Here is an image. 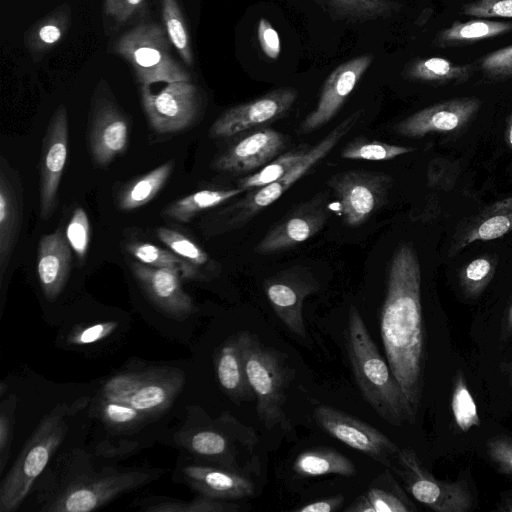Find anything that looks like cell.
I'll return each mask as SVG.
<instances>
[{
	"label": "cell",
	"mask_w": 512,
	"mask_h": 512,
	"mask_svg": "<svg viewBox=\"0 0 512 512\" xmlns=\"http://www.w3.org/2000/svg\"><path fill=\"white\" fill-rule=\"evenodd\" d=\"M380 333L388 364L415 421L424 383V328L420 264L407 243L401 244L391 259Z\"/></svg>",
	"instance_id": "6da1fadb"
},
{
	"label": "cell",
	"mask_w": 512,
	"mask_h": 512,
	"mask_svg": "<svg viewBox=\"0 0 512 512\" xmlns=\"http://www.w3.org/2000/svg\"><path fill=\"white\" fill-rule=\"evenodd\" d=\"M162 474L154 468L99 467L90 454L74 449L47 467L33 488L40 511L89 512Z\"/></svg>",
	"instance_id": "7a4b0ae2"
},
{
	"label": "cell",
	"mask_w": 512,
	"mask_h": 512,
	"mask_svg": "<svg viewBox=\"0 0 512 512\" xmlns=\"http://www.w3.org/2000/svg\"><path fill=\"white\" fill-rule=\"evenodd\" d=\"M174 440L204 464L249 476L260 470L256 432L229 412L212 420L201 408L189 407L188 421Z\"/></svg>",
	"instance_id": "3957f363"
},
{
	"label": "cell",
	"mask_w": 512,
	"mask_h": 512,
	"mask_svg": "<svg viewBox=\"0 0 512 512\" xmlns=\"http://www.w3.org/2000/svg\"><path fill=\"white\" fill-rule=\"evenodd\" d=\"M346 348L357 386L375 412L395 426L413 423L401 387L355 306H351L348 314Z\"/></svg>",
	"instance_id": "277c9868"
},
{
	"label": "cell",
	"mask_w": 512,
	"mask_h": 512,
	"mask_svg": "<svg viewBox=\"0 0 512 512\" xmlns=\"http://www.w3.org/2000/svg\"><path fill=\"white\" fill-rule=\"evenodd\" d=\"M89 400L61 402L40 420L0 485V512H14L21 506L63 443L71 419Z\"/></svg>",
	"instance_id": "5b68a950"
},
{
	"label": "cell",
	"mask_w": 512,
	"mask_h": 512,
	"mask_svg": "<svg viewBox=\"0 0 512 512\" xmlns=\"http://www.w3.org/2000/svg\"><path fill=\"white\" fill-rule=\"evenodd\" d=\"M362 113V110H358L345 118L323 139L310 146L306 155L279 179L251 189L245 197L207 216L201 225L203 233L207 237L215 236L241 228L248 223L325 158L357 124Z\"/></svg>",
	"instance_id": "8992f818"
},
{
	"label": "cell",
	"mask_w": 512,
	"mask_h": 512,
	"mask_svg": "<svg viewBox=\"0 0 512 512\" xmlns=\"http://www.w3.org/2000/svg\"><path fill=\"white\" fill-rule=\"evenodd\" d=\"M248 381L256 399L259 420L267 429L280 427L290 431L285 407L287 389L293 378L287 355L264 345L257 335L240 331Z\"/></svg>",
	"instance_id": "52a82bcc"
},
{
	"label": "cell",
	"mask_w": 512,
	"mask_h": 512,
	"mask_svg": "<svg viewBox=\"0 0 512 512\" xmlns=\"http://www.w3.org/2000/svg\"><path fill=\"white\" fill-rule=\"evenodd\" d=\"M163 24L142 21L118 37L113 51L132 68L140 86L190 81L191 74L172 55Z\"/></svg>",
	"instance_id": "ba28073f"
},
{
	"label": "cell",
	"mask_w": 512,
	"mask_h": 512,
	"mask_svg": "<svg viewBox=\"0 0 512 512\" xmlns=\"http://www.w3.org/2000/svg\"><path fill=\"white\" fill-rule=\"evenodd\" d=\"M186 383L185 372L172 366H151L110 377L99 396L128 404L153 417L166 412Z\"/></svg>",
	"instance_id": "9c48e42d"
},
{
	"label": "cell",
	"mask_w": 512,
	"mask_h": 512,
	"mask_svg": "<svg viewBox=\"0 0 512 512\" xmlns=\"http://www.w3.org/2000/svg\"><path fill=\"white\" fill-rule=\"evenodd\" d=\"M390 470L416 501L433 511L467 512L475 505V497L465 479L448 482L435 478L412 448H400Z\"/></svg>",
	"instance_id": "30bf717a"
},
{
	"label": "cell",
	"mask_w": 512,
	"mask_h": 512,
	"mask_svg": "<svg viewBox=\"0 0 512 512\" xmlns=\"http://www.w3.org/2000/svg\"><path fill=\"white\" fill-rule=\"evenodd\" d=\"M155 92L140 86L141 103L150 126L160 134L176 133L190 127L199 117L203 97L197 85L176 81Z\"/></svg>",
	"instance_id": "8fae6325"
},
{
	"label": "cell",
	"mask_w": 512,
	"mask_h": 512,
	"mask_svg": "<svg viewBox=\"0 0 512 512\" xmlns=\"http://www.w3.org/2000/svg\"><path fill=\"white\" fill-rule=\"evenodd\" d=\"M327 184L336 196L344 223L359 226L386 203L392 178L380 172L349 170L335 174Z\"/></svg>",
	"instance_id": "7c38bea8"
},
{
	"label": "cell",
	"mask_w": 512,
	"mask_h": 512,
	"mask_svg": "<svg viewBox=\"0 0 512 512\" xmlns=\"http://www.w3.org/2000/svg\"><path fill=\"white\" fill-rule=\"evenodd\" d=\"M314 418L326 433L350 448L386 468L394 464L400 447L375 427L328 405L317 406Z\"/></svg>",
	"instance_id": "4fadbf2b"
},
{
	"label": "cell",
	"mask_w": 512,
	"mask_h": 512,
	"mask_svg": "<svg viewBox=\"0 0 512 512\" xmlns=\"http://www.w3.org/2000/svg\"><path fill=\"white\" fill-rule=\"evenodd\" d=\"M292 87L274 89L249 102L224 111L211 125L212 138H227L282 118L297 99Z\"/></svg>",
	"instance_id": "5bb4252c"
},
{
	"label": "cell",
	"mask_w": 512,
	"mask_h": 512,
	"mask_svg": "<svg viewBox=\"0 0 512 512\" xmlns=\"http://www.w3.org/2000/svg\"><path fill=\"white\" fill-rule=\"evenodd\" d=\"M68 114L59 105L47 125L39 161L40 214L48 219L58 203V189L68 152Z\"/></svg>",
	"instance_id": "9a60e30c"
},
{
	"label": "cell",
	"mask_w": 512,
	"mask_h": 512,
	"mask_svg": "<svg viewBox=\"0 0 512 512\" xmlns=\"http://www.w3.org/2000/svg\"><path fill=\"white\" fill-rule=\"evenodd\" d=\"M263 287L271 307L285 327L295 336L305 339L303 303L319 288L313 275L305 269L292 268L267 278Z\"/></svg>",
	"instance_id": "2e32d148"
},
{
	"label": "cell",
	"mask_w": 512,
	"mask_h": 512,
	"mask_svg": "<svg viewBox=\"0 0 512 512\" xmlns=\"http://www.w3.org/2000/svg\"><path fill=\"white\" fill-rule=\"evenodd\" d=\"M328 217L326 195H317L297 206L272 227L258 242L255 252L270 255L294 248L315 236Z\"/></svg>",
	"instance_id": "e0dca14e"
},
{
	"label": "cell",
	"mask_w": 512,
	"mask_h": 512,
	"mask_svg": "<svg viewBox=\"0 0 512 512\" xmlns=\"http://www.w3.org/2000/svg\"><path fill=\"white\" fill-rule=\"evenodd\" d=\"M373 60V54H363L336 67L327 77L315 108L302 121L299 133L308 134L327 124L343 106Z\"/></svg>",
	"instance_id": "ac0fdd59"
},
{
	"label": "cell",
	"mask_w": 512,
	"mask_h": 512,
	"mask_svg": "<svg viewBox=\"0 0 512 512\" xmlns=\"http://www.w3.org/2000/svg\"><path fill=\"white\" fill-rule=\"evenodd\" d=\"M129 122L117 104L107 97L93 101L89 126V150L93 162L107 167L128 146Z\"/></svg>",
	"instance_id": "d6986e66"
},
{
	"label": "cell",
	"mask_w": 512,
	"mask_h": 512,
	"mask_svg": "<svg viewBox=\"0 0 512 512\" xmlns=\"http://www.w3.org/2000/svg\"><path fill=\"white\" fill-rule=\"evenodd\" d=\"M286 137L271 128L257 129L233 142L213 162L215 170L248 173L275 159L286 146Z\"/></svg>",
	"instance_id": "ffe728a7"
},
{
	"label": "cell",
	"mask_w": 512,
	"mask_h": 512,
	"mask_svg": "<svg viewBox=\"0 0 512 512\" xmlns=\"http://www.w3.org/2000/svg\"><path fill=\"white\" fill-rule=\"evenodd\" d=\"M131 271L149 300L167 316L184 320L196 311L192 298L181 286L177 270L136 261L131 264Z\"/></svg>",
	"instance_id": "44dd1931"
},
{
	"label": "cell",
	"mask_w": 512,
	"mask_h": 512,
	"mask_svg": "<svg viewBox=\"0 0 512 512\" xmlns=\"http://www.w3.org/2000/svg\"><path fill=\"white\" fill-rule=\"evenodd\" d=\"M481 101L473 97L451 99L424 108L395 126L397 134L420 138L431 133L457 131L463 128L481 107Z\"/></svg>",
	"instance_id": "7402d4cb"
},
{
	"label": "cell",
	"mask_w": 512,
	"mask_h": 512,
	"mask_svg": "<svg viewBox=\"0 0 512 512\" xmlns=\"http://www.w3.org/2000/svg\"><path fill=\"white\" fill-rule=\"evenodd\" d=\"M179 475L199 495L214 499L252 498L256 492L251 476L204 463L184 465Z\"/></svg>",
	"instance_id": "603a6c76"
},
{
	"label": "cell",
	"mask_w": 512,
	"mask_h": 512,
	"mask_svg": "<svg viewBox=\"0 0 512 512\" xmlns=\"http://www.w3.org/2000/svg\"><path fill=\"white\" fill-rule=\"evenodd\" d=\"M23 218V190L16 172L1 159L0 168V282L17 244Z\"/></svg>",
	"instance_id": "cb8c5ba5"
},
{
	"label": "cell",
	"mask_w": 512,
	"mask_h": 512,
	"mask_svg": "<svg viewBox=\"0 0 512 512\" xmlns=\"http://www.w3.org/2000/svg\"><path fill=\"white\" fill-rule=\"evenodd\" d=\"M71 247L60 229L44 235L37 252V275L43 294L49 301L63 291L71 269Z\"/></svg>",
	"instance_id": "d4e9b609"
},
{
	"label": "cell",
	"mask_w": 512,
	"mask_h": 512,
	"mask_svg": "<svg viewBox=\"0 0 512 512\" xmlns=\"http://www.w3.org/2000/svg\"><path fill=\"white\" fill-rule=\"evenodd\" d=\"M214 366L222 391L233 402L239 404L255 398L246 374L239 332L230 336L218 348Z\"/></svg>",
	"instance_id": "484cf974"
},
{
	"label": "cell",
	"mask_w": 512,
	"mask_h": 512,
	"mask_svg": "<svg viewBox=\"0 0 512 512\" xmlns=\"http://www.w3.org/2000/svg\"><path fill=\"white\" fill-rule=\"evenodd\" d=\"M293 471L302 477L337 474L356 475L354 463L344 454L330 447H313L301 452L293 462Z\"/></svg>",
	"instance_id": "4316f807"
},
{
	"label": "cell",
	"mask_w": 512,
	"mask_h": 512,
	"mask_svg": "<svg viewBox=\"0 0 512 512\" xmlns=\"http://www.w3.org/2000/svg\"><path fill=\"white\" fill-rule=\"evenodd\" d=\"M72 12L67 4L58 6L27 31L25 45L33 55H42L54 49L66 36L71 26Z\"/></svg>",
	"instance_id": "83f0119b"
},
{
	"label": "cell",
	"mask_w": 512,
	"mask_h": 512,
	"mask_svg": "<svg viewBox=\"0 0 512 512\" xmlns=\"http://www.w3.org/2000/svg\"><path fill=\"white\" fill-rule=\"evenodd\" d=\"M331 18L362 23L390 17L401 5L392 0H314Z\"/></svg>",
	"instance_id": "f1b7e54d"
},
{
	"label": "cell",
	"mask_w": 512,
	"mask_h": 512,
	"mask_svg": "<svg viewBox=\"0 0 512 512\" xmlns=\"http://www.w3.org/2000/svg\"><path fill=\"white\" fill-rule=\"evenodd\" d=\"M472 64H457L441 57L417 59L410 63L405 75L414 81L447 84L466 82L473 74Z\"/></svg>",
	"instance_id": "f546056e"
},
{
	"label": "cell",
	"mask_w": 512,
	"mask_h": 512,
	"mask_svg": "<svg viewBox=\"0 0 512 512\" xmlns=\"http://www.w3.org/2000/svg\"><path fill=\"white\" fill-rule=\"evenodd\" d=\"M243 192L239 187L200 190L170 203L162 210V215L175 222L185 223L200 212L219 206Z\"/></svg>",
	"instance_id": "4dcf8cb0"
},
{
	"label": "cell",
	"mask_w": 512,
	"mask_h": 512,
	"mask_svg": "<svg viewBox=\"0 0 512 512\" xmlns=\"http://www.w3.org/2000/svg\"><path fill=\"white\" fill-rule=\"evenodd\" d=\"M512 31V22L491 20L455 21L449 28L441 30L433 45L448 47L472 43L499 36Z\"/></svg>",
	"instance_id": "1f68e13d"
},
{
	"label": "cell",
	"mask_w": 512,
	"mask_h": 512,
	"mask_svg": "<svg viewBox=\"0 0 512 512\" xmlns=\"http://www.w3.org/2000/svg\"><path fill=\"white\" fill-rule=\"evenodd\" d=\"M135 506L139 511L145 512H241L250 509L229 500L214 499L203 495H198L189 501L149 497L135 502Z\"/></svg>",
	"instance_id": "d6a6232c"
},
{
	"label": "cell",
	"mask_w": 512,
	"mask_h": 512,
	"mask_svg": "<svg viewBox=\"0 0 512 512\" xmlns=\"http://www.w3.org/2000/svg\"><path fill=\"white\" fill-rule=\"evenodd\" d=\"M374 512H414L417 507L386 468L364 492Z\"/></svg>",
	"instance_id": "836d02e7"
},
{
	"label": "cell",
	"mask_w": 512,
	"mask_h": 512,
	"mask_svg": "<svg viewBox=\"0 0 512 512\" xmlns=\"http://www.w3.org/2000/svg\"><path fill=\"white\" fill-rule=\"evenodd\" d=\"M173 169V161L166 162L124 187L118 196V206L132 211L149 203L162 189Z\"/></svg>",
	"instance_id": "e575fe53"
},
{
	"label": "cell",
	"mask_w": 512,
	"mask_h": 512,
	"mask_svg": "<svg viewBox=\"0 0 512 512\" xmlns=\"http://www.w3.org/2000/svg\"><path fill=\"white\" fill-rule=\"evenodd\" d=\"M512 230V196L505 198L482 214L479 220L464 235L461 247L476 241L500 238Z\"/></svg>",
	"instance_id": "d590c367"
},
{
	"label": "cell",
	"mask_w": 512,
	"mask_h": 512,
	"mask_svg": "<svg viewBox=\"0 0 512 512\" xmlns=\"http://www.w3.org/2000/svg\"><path fill=\"white\" fill-rule=\"evenodd\" d=\"M128 253L137 261L156 268L177 270L186 279L202 278L198 268L187 260L176 255L170 249H163L148 242H131L127 246Z\"/></svg>",
	"instance_id": "8d00e7d4"
},
{
	"label": "cell",
	"mask_w": 512,
	"mask_h": 512,
	"mask_svg": "<svg viewBox=\"0 0 512 512\" xmlns=\"http://www.w3.org/2000/svg\"><path fill=\"white\" fill-rule=\"evenodd\" d=\"M95 416L110 430L118 433L138 430L152 420L146 413L118 401L99 396Z\"/></svg>",
	"instance_id": "74e56055"
},
{
	"label": "cell",
	"mask_w": 512,
	"mask_h": 512,
	"mask_svg": "<svg viewBox=\"0 0 512 512\" xmlns=\"http://www.w3.org/2000/svg\"><path fill=\"white\" fill-rule=\"evenodd\" d=\"M163 26L176 49L187 66H193L194 54L187 22L178 0H160Z\"/></svg>",
	"instance_id": "f35d334b"
},
{
	"label": "cell",
	"mask_w": 512,
	"mask_h": 512,
	"mask_svg": "<svg viewBox=\"0 0 512 512\" xmlns=\"http://www.w3.org/2000/svg\"><path fill=\"white\" fill-rule=\"evenodd\" d=\"M309 148L310 146L303 144L277 156L258 172L241 178L238 181L237 187L247 191L262 187L279 179L306 155Z\"/></svg>",
	"instance_id": "ab89813d"
},
{
	"label": "cell",
	"mask_w": 512,
	"mask_h": 512,
	"mask_svg": "<svg viewBox=\"0 0 512 512\" xmlns=\"http://www.w3.org/2000/svg\"><path fill=\"white\" fill-rule=\"evenodd\" d=\"M413 150V147L357 137L342 149L341 157L350 160L388 161Z\"/></svg>",
	"instance_id": "60d3db41"
},
{
	"label": "cell",
	"mask_w": 512,
	"mask_h": 512,
	"mask_svg": "<svg viewBox=\"0 0 512 512\" xmlns=\"http://www.w3.org/2000/svg\"><path fill=\"white\" fill-rule=\"evenodd\" d=\"M451 411L455 424L463 432L480 425L476 403L461 372L456 375L454 380Z\"/></svg>",
	"instance_id": "b9f144b4"
},
{
	"label": "cell",
	"mask_w": 512,
	"mask_h": 512,
	"mask_svg": "<svg viewBox=\"0 0 512 512\" xmlns=\"http://www.w3.org/2000/svg\"><path fill=\"white\" fill-rule=\"evenodd\" d=\"M156 234L168 249L197 268L209 262L208 254L185 234L167 227H158Z\"/></svg>",
	"instance_id": "7bdbcfd3"
},
{
	"label": "cell",
	"mask_w": 512,
	"mask_h": 512,
	"mask_svg": "<svg viewBox=\"0 0 512 512\" xmlns=\"http://www.w3.org/2000/svg\"><path fill=\"white\" fill-rule=\"evenodd\" d=\"M495 272V260L488 256L469 262L460 275L461 286L469 297L478 296L488 285Z\"/></svg>",
	"instance_id": "ee69618b"
},
{
	"label": "cell",
	"mask_w": 512,
	"mask_h": 512,
	"mask_svg": "<svg viewBox=\"0 0 512 512\" xmlns=\"http://www.w3.org/2000/svg\"><path fill=\"white\" fill-rule=\"evenodd\" d=\"M147 11L148 0H103V13L118 27L141 20Z\"/></svg>",
	"instance_id": "f6af8a7d"
},
{
	"label": "cell",
	"mask_w": 512,
	"mask_h": 512,
	"mask_svg": "<svg viewBox=\"0 0 512 512\" xmlns=\"http://www.w3.org/2000/svg\"><path fill=\"white\" fill-rule=\"evenodd\" d=\"M65 235L79 262H82L86 257L90 241L89 218L82 207L74 210Z\"/></svg>",
	"instance_id": "bcb514c9"
},
{
	"label": "cell",
	"mask_w": 512,
	"mask_h": 512,
	"mask_svg": "<svg viewBox=\"0 0 512 512\" xmlns=\"http://www.w3.org/2000/svg\"><path fill=\"white\" fill-rule=\"evenodd\" d=\"M18 397L9 394L0 405V472L4 471L10 456Z\"/></svg>",
	"instance_id": "7dc6e473"
},
{
	"label": "cell",
	"mask_w": 512,
	"mask_h": 512,
	"mask_svg": "<svg viewBox=\"0 0 512 512\" xmlns=\"http://www.w3.org/2000/svg\"><path fill=\"white\" fill-rule=\"evenodd\" d=\"M480 67L491 79L512 78V45L487 54L481 60Z\"/></svg>",
	"instance_id": "c3c4849f"
},
{
	"label": "cell",
	"mask_w": 512,
	"mask_h": 512,
	"mask_svg": "<svg viewBox=\"0 0 512 512\" xmlns=\"http://www.w3.org/2000/svg\"><path fill=\"white\" fill-rule=\"evenodd\" d=\"M118 327L114 321H102L75 328L68 337L73 345L97 343L109 337Z\"/></svg>",
	"instance_id": "681fc988"
},
{
	"label": "cell",
	"mask_w": 512,
	"mask_h": 512,
	"mask_svg": "<svg viewBox=\"0 0 512 512\" xmlns=\"http://www.w3.org/2000/svg\"><path fill=\"white\" fill-rule=\"evenodd\" d=\"M486 450L490 461L499 472L512 475V437H492L486 443Z\"/></svg>",
	"instance_id": "f907efd6"
},
{
	"label": "cell",
	"mask_w": 512,
	"mask_h": 512,
	"mask_svg": "<svg viewBox=\"0 0 512 512\" xmlns=\"http://www.w3.org/2000/svg\"><path fill=\"white\" fill-rule=\"evenodd\" d=\"M462 13L475 17L512 18V0H475L462 7Z\"/></svg>",
	"instance_id": "816d5d0a"
},
{
	"label": "cell",
	"mask_w": 512,
	"mask_h": 512,
	"mask_svg": "<svg viewBox=\"0 0 512 512\" xmlns=\"http://www.w3.org/2000/svg\"><path fill=\"white\" fill-rule=\"evenodd\" d=\"M257 38L263 53L272 60L278 59L281 52L280 38L270 21L265 18L258 22Z\"/></svg>",
	"instance_id": "f5cc1de1"
},
{
	"label": "cell",
	"mask_w": 512,
	"mask_h": 512,
	"mask_svg": "<svg viewBox=\"0 0 512 512\" xmlns=\"http://www.w3.org/2000/svg\"><path fill=\"white\" fill-rule=\"evenodd\" d=\"M138 448V443L131 440H105L95 448V454L103 458H116L133 453Z\"/></svg>",
	"instance_id": "db71d44e"
},
{
	"label": "cell",
	"mask_w": 512,
	"mask_h": 512,
	"mask_svg": "<svg viewBox=\"0 0 512 512\" xmlns=\"http://www.w3.org/2000/svg\"><path fill=\"white\" fill-rule=\"evenodd\" d=\"M344 496L339 494L328 498L316 500L294 508L295 512H335L342 508Z\"/></svg>",
	"instance_id": "11a10c76"
},
{
	"label": "cell",
	"mask_w": 512,
	"mask_h": 512,
	"mask_svg": "<svg viewBox=\"0 0 512 512\" xmlns=\"http://www.w3.org/2000/svg\"><path fill=\"white\" fill-rule=\"evenodd\" d=\"M345 512H374L373 508L364 493L356 497L348 507L344 509Z\"/></svg>",
	"instance_id": "9f6ffc18"
},
{
	"label": "cell",
	"mask_w": 512,
	"mask_h": 512,
	"mask_svg": "<svg viewBox=\"0 0 512 512\" xmlns=\"http://www.w3.org/2000/svg\"><path fill=\"white\" fill-rule=\"evenodd\" d=\"M498 510L503 512H512V491L505 493V495L501 497Z\"/></svg>",
	"instance_id": "6f0895ef"
},
{
	"label": "cell",
	"mask_w": 512,
	"mask_h": 512,
	"mask_svg": "<svg viewBox=\"0 0 512 512\" xmlns=\"http://www.w3.org/2000/svg\"><path fill=\"white\" fill-rule=\"evenodd\" d=\"M510 333H512V303L508 309L504 326V334L509 335Z\"/></svg>",
	"instance_id": "680465c9"
},
{
	"label": "cell",
	"mask_w": 512,
	"mask_h": 512,
	"mask_svg": "<svg viewBox=\"0 0 512 512\" xmlns=\"http://www.w3.org/2000/svg\"><path fill=\"white\" fill-rule=\"evenodd\" d=\"M506 139L509 147L512 149V113L507 121Z\"/></svg>",
	"instance_id": "91938a15"
},
{
	"label": "cell",
	"mask_w": 512,
	"mask_h": 512,
	"mask_svg": "<svg viewBox=\"0 0 512 512\" xmlns=\"http://www.w3.org/2000/svg\"><path fill=\"white\" fill-rule=\"evenodd\" d=\"M509 378H510V383L512 385V365H511L510 371H509Z\"/></svg>",
	"instance_id": "94428289"
}]
</instances>
